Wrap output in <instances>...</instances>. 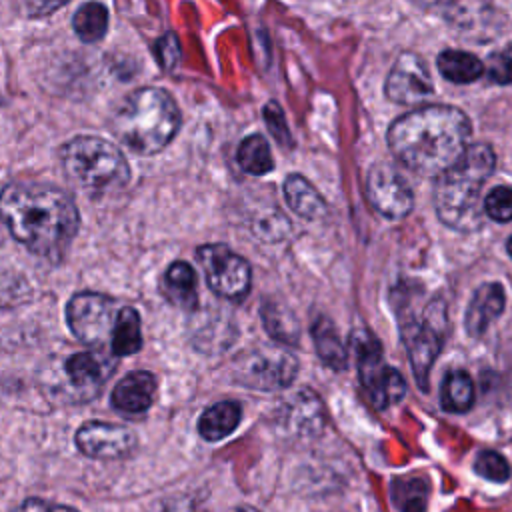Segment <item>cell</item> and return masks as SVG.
<instances>
[{"label": "cell", "instance_id": "6da1fadb", "mask_svg": "<svg viewBox=\"0 0 512 512\" xmlns=\"http://www.w3.org/2000/svg\"><path fill=\"white\" fill-rule=\"evenodd\" d=\"M0 218L32 254L58 262L78 234L80 214L68 192L34 180L10 182L0 192Z\"/></svg>", "mask_w": 512, "mask_h": 512}, {"label": "cell", "instance_id": "7a4b0ae2", "mask_svg": "<svg viewBox=\"0 0 512 512\" xmlns=\"http://www.w3.org/2000/svg\"><path fill=\"white\" fill-rule=\"evenodd\" d=\"M470 134V118L460 108L428 104L392 122L388 146L412 172L438 178L466 152Z\"/></svg>", "mask_w": 512, "mask_h": 512}, {"label": "cell", "instance_id": "3957f363", "mask_svg": "<svg viewBox=\"0 0 512 512\" xmlns=\"http://www.w3.org/2000/svg\"><path fill=\"white\" fill-rule=\"evenodd\" d=\"M494 166L496 156L488 144H470L460 160L436 178L434 206L448 228L472 232L482 226L480 190Z\"/></svg>", "mask_w": 512, "mask_h": 512}, {"label": "cell", "instance_id": "277c9868", "mask_svg": "<svg viewBox=\"0 0 512 512\" xmlns=\"http://www.w3.org/2000/svg\"><path fill=\"white\" fill-rule=\"evenodd\" d=\"M180 124L178 104L158 86H144L130 92L112 116L114 136L142 156L164 150L176 136Z\"/></svg>", "mask_w": 512, "mask_h": 512}, {"label": "cell", "instance_id": "5b68a950", "mask_svg": "<svg viewBox=\"0 0 512 512\" xmlns=\"http://www.w3.org/2000/svg\"><path fill=\"white\" fill-rule=\"evenodd\" d=\"M66 176L92 194L120 190L130 180V166L120 148L106 138L82 134L60 148Z\"/></svg>", "mask_w": 512, "mask_h": 512}, {"label": "cell", "instance_id": "8992f818", "mask_svg": "<svg viewBox=\"0 0 512 512\" xmlns=\"http://www.w3.org/2000/svg\"><path fill=\"white\" fill-rule=\"evenodd\" d=\"M350 346L356 354L358 376L370 402L378 410L398 404L406 394V384L396 368L384 364L378 338L370 330L360 328L352 332Z\"/></svg>", "mask_w": 512, "mask_h": 512}, {"label": "cell", "instance_id": "52a82bcc", "mask_svg": "<svg viewBox=\"0 0 512 512\" xmlns=\"http://www.w3.org/2000/svg\"><path fill=\"white\" fill-rule=\"evenodd\" d=\"M120 308L122 306L106 294L78 292L66 304V322L82 344L102 348L112 342Z\"/></svg>", "mask_w": 512, "mask_h": 512}, {"label": "cell", "instance_id": "ba28073f", "mask_svg": "<svg viewBox=\"0 0 512 512\" xmlns=\"http://www.w3.org/2000/svg\"><path fill=\"white\" fill-rule=\"evenodd\" d=\"M402 340L408 350L410 366L416 378V384L426 390L428 376L438 352L442 348L446 332V308L442 302H430L424 310L422 320H404L402 322Z\"/></svg>", "mask_w": 512, "mask_h": 512}, {"label": "cell", "instance_id": "9c48e42d", "mask_svg": "<svg viewBox=\"0 0 512 512\" xmlns=\"http://www.w3.org/2000/svg\"><path fill=\"white\" fill-rule=\"evenodd\" d=\"M196 260L204 270V278L218 296L240 302L250 292V264L224 244H204L196 250Z\"/></svg>", "mask_w": 512, "mask_h": 512}, {"label": "cell", "instance_id": "30bf717a", "mask_svg": "<svg viewBox=\"0 0 512 512\" xmlns=\"http://www.w3.org/2000/svg\"><path fill=\"white\" fill-rule=\"evenodd\" d=\"M298 372V360L280 348H256L244 354L236 364V380L258 390H280L292 384Z\"/></svg>", "mask_w": 512, "mask_h": 512}, {"label": "cell", "instance_id": "8fae6325", "mask_svg": "<svg viewBox=\"0 0 512 512\" xmlns=\"http://www.w3.org/2000/svg\"><path fill=\"white\" fill-rule=\"evenodd\" d=\"M366 196L372 208L390 220L404 218L406 214H410L414 204V196L408 182L388 162H376L368 170Z\"/></svg>", "mask_w": 512, "mask_h": 512}, {"label": "cell", "instance_id": "7c38bea8", "mask_svg": "<svg viewBox=\"0 0 512 512\" xmlns=\"http://www.w3.org/2000/svg\"><path fill=\"white\" fill-rule=\"evenodd\" d=\"M76 446L88 458L116 460L134 452L136 434L120 424L90 420L78 428Z\"/></svg>", "mask_w": 512, "mask_h": 512}, {"label": "cell", "instance_id": "4fadbf2b", "mask_svg": "<svg viewBox=\"0 0 512 512\" xmlns=\"http://www.w3.org/2000/svg\"><path fill=\"white\" fill-rule=\"evenodd\" d=\"M434 90L428 66L422 56L404 52L396 58L386 84V96L396 104H418Z\"/></svg>", "mask_w": 512, "mask_h": 512}, {"label": "cell", "instance_id": "5bb4252c", "mask_svg": "<svg viewBox=\"0 0 512 512\" xmlns=\"http://www.w3.org/2000/svg\"><path fill=\"white\" fill-rule=\"evenodd\" d=\"M156 378L146 370L128 372L112 390L110 402L122 414H142L154 402Z\"/></svg>", "mask_w": 512, "mask_h": 512}, {"label": "cell", "instance_id": "9a60e30c", "mask_svg": "<svg viewBox=\"0 0 512 512\" xmlns=\"http://www.w3.org/2000/svg\"><path fill=\"white\" fill-rule=\"evenodd\" d=\"M506 304V294L500 284L496 282H486L480 288H476L468 310L464 314V326L470 336H482L490 322L498 318L504 310Z\"/></svg>", "mask_w": 512, "mask_h": 512}, {"label": "cell", "instance_id": "2e32d148", "mask_svg": "<svg viewBox=\"0 0 512 512\" xmlns=\"http://www.w3.org/2000/svg\"><path fill=\"white\" fill-rule=\"evenodd\" d=\"M116 362L104 352H78L66 360V374L76 388H98L114 372Z\"/></svg>", "mask_w": 512, "mask_h": 512}, {"label": "cell", "instance_id": "e0dca14e", "mask_svg": "<svg viewBox=\"0 0 512 512\" xmlns=\"http://www.w3.org/2000/svg\"><path fill=\"white\" fill-rule=\"evenodd\" d=\"M198 278L194 268L188 262L176 260L172 262L162 276V294L174 306L182 310H196L198 306Z\"/></svg>", "mask_w": 512, "mask_h": 512}, {"label": "cell", "instance_id": "ac0fdd59", "mask_svg": "<svg viewBox=\"0 0 512 512\" xmlns=\"http://www.w3.org/2000/svg\"><path fill=\"white\" fill-rule=\"evenodd\" d=\"M242 418V406L234 400H222L212 406H208L200 420H198V432L204 440L216 442L226 438L236 430Z\"/></svg>", "mask_w": 512, "mask_h": 512}, {"label": "cell", "instance_id": "d6986e66", "mask_svg": "<svg viewBox=\"0 0 512 512\" xmlns=\"http://www.w3.org/2000/svg\"><path fill=\"white\" fill-rule=\"evenodd\" d=\"M284 198L292 208V212H296L306 220H318L328 210L318 190L300 174H290L284 180Z\"/></svg>", "mask_w": 512, "mask_h": 512}, {"label": "cell", "instance_id": "ffe728a7", "mask_svg": "<svg viewBox=\"0 0 512 512\" xmlns=\"http://www.w3.org/2000/svg\"><path fill=\"white\" fill-rule=\"evenodd\" d=\"M312 338L318 356L324 364H328L332 370H344L348 362L346 348L338 336V330L330 322V318L320 316L312 324Z\"/></svg>", "mask_w": 512, "mask_h": 512}, {"label": "cell", "instance_id": "44dd1931", "mask_svg": "<svg viewBox=\"0 0 512 512\" xmlns=\"http://www.w3.org/2000/svg\"><path fill=\"white\" fill-rule=\"evenodd\" d=\"M474 398L476 390L468 372L452 370L450 374H446L440 388V402L444 410L454 414L468 412L474 406Z\"/></svg>", "mask_w": 512, "mask_h": 512}, {"label": "cell", "instance_id": "7402d4cb", "mask_svg": "<svg viewBox=\"0 0 512 512\" xmlns=\"http://www.w3.org/2000/svg\"><path fill=\"white\" fill-rule=\"evenodd\" d=\"M438 70L440 74L456 84H470L478 80L484 72L482 62L464 50H444L438 56Z\"/></svg>", "mask_w": 512, "mask_h": 512}, {"label": "cell", "instance_id": "603a6c76", "mask_svg": "<svg viewBox=\"0 0 512 512\" xmlns=\"http://www.w3.org/2000/svg\"><path fill=\"white\" fill-rule=\"evenodd\" d=\"M140 348H142L140 314L132 306H122L116 326H114L110 350L116 356H130V354L138 352Z\"/></svg>", "mask_w": 512, "mask_h": 512}, {"label": "cell", "instance_id": "cb8c5ba5", "mask_svg": "<svg viewBox=\"0 0 512 512\" xmlns=\"http://www.w3.org/2000/svg\"><path fill=\"white\" fill-rule=\"evenodd\" d=\"M236 158L240 168L248 174L262 176L274 168L270 146L262 134H250L248 138H244L238 146Z\"/></svg>", "mask_w": 512, "mask_h": 512}, {"label": "cell", "instance_id": "d4e9b609", "mask_svg": "<svg viewBox=\"0 0 512 512\" xmlns=\"http://www.w3.org/2000/svg\"><path fill=\"white\" fill-rule=\"evenodd\" d=\"M74 32L84 42H98L104 38L108 28V10L100 2L82 4L72 16Z\"/></svg>", "mask_w": 512, "mask_h": 512}, {"label": "cell", "instance_id": "484cf974", "mask_svg": "<svg viewBox=\"0 0 512 512\" xmlns=\"http://www.w3.org/2000/svg\"><path fill=\"white\" fill-rule=\"evenodd\" d=\"M428 492V482L420 476H404L392 482V500L400 512H424Z\"/></svg>", "mask_w": 512, "mask_h": 512}, {"label": "cell", "instance_id": "4316f807", "mask_svg": "<svg viewBox=\"0 0 512 512\" xmlns=\"http://www.w3.org/2000/svg\"><path fill=\"white\" fill-rule=\"evenodd\" d=\"M262 322H264L266 332L272 338H276L284 344H296L298 342V334H300L298 322H296L294 314L290 310H286L284 306L274 304V302H266L262 306Z\"/></svg>", "mask_w": 512, "mask_h": 512}, {"label": "cell", "instance_id": "83f0119b", "mask_svg": "<svg viewBox=\"0 0 512 512\" xmlns=\"http://www.w3.org/2000/svg\"><path fill=\"white\" fill-rule=\"evenodd\" d=\"M474 470L490 482H506L510 478L508 460L500 452H494V450L480 452L474 462Z\"/></svg>", "mask_w": 512, "mask_h": 512}, {"label": "cell", "instance_id": "f1b7e54d", "mask_svg": "<svg viewBox=\"0 0 512 512\" xmlns=\"http://www.w3.org/2000/svg\"><path fill=\"white\" fill-rule=\"evenodd\" d=\"M484 212L496 222H510L512 220V188L510 186H496L484 198Z\"/></svg>", "mask_w": 512, "mask_h": 512}, {"label": "cell", "instance_id": "f546056e", "mask_svg": "<svg viewBox=\"0 0 512 512\" xmlns=\"http://www.w3.org/2000/svg\"><path fill=\"white\" fill-rule=\"evenodd\" d=\"M262 116L268 124V130L272 132V136L286 148L292 146V136H290V130H288V124H286V118H284V112L282 108L276 104V102H268L262 110Z\"/></svg>", "mask_w": 512, "mask_h": 512}, {"label": "cell", "instance_id": "4dcf8cb0", "mask_svg": "<svg viewBox=\"0 0 512 512\" xmlns=\"http://www.w3.org/2000/svg\"><path fill=\"white\" fill-rule=\"evenodd\" d=\"M154 52H156V58L160 62V66L164 70H170L176 66L178 58H180V44H178V38L174 32H166L154 46Z\"/></svg>", "mask_w": 512, "mask_h": 512}, {"label": "cell", "instance_id": "1f68e13d", "mask_svg": "<svg viewBox=\"0 0 512 512\" xmlns=\"http://www.w3.org/2000/svg\"><path fill=\"white\" fill-rule=\"evenodd\" d=\"M488 78L498 84H510L512 82V54L500 52L492 54L488 60Z\"/></svg>", "mask_w": 512, "mask_h": 512}, {"label": "cell", "instance_id": "d6a6232c", "mask_svg": "<svg viewBox=\"0 0 512 512\" xmlns=\"http://www.w3.org/2000/svg\"><path fill=\"white\" fill-rule=\"evenodd\" d=\"M12 512H78L70 506L64 504H54L48 500H40V498H28L24 500L18 508H14Z\"/></svg>", "mask_w": 512, "mask_h": 512}, {"label": "cell", "instance_id": "836d02e7", "mask_svg": "<svg viewBox=\"0 0 512 512\" xmlns=\"http://www.w3.org/2000/svg\"><path fill=\"white\" fill-rule=\"evenodd\" d=\"M164 512H206L204 504L192 496H176L166 502Z\"/></svg>", "mask_w": 512, "mask_h": 512}, {"label": "cell", "instance_id": "e575fe53", "mask_svg": "<svg viewBox=\"0 0 512 512\" xmlns=\"http://www.w3.org/2000/svg\"><path fill=\"white\" fill-rule=\"evenodd\" d=\"M234 512H260V510H256V508H252V506H242V508H236Z\"/></svg>", "mask_w": 512, "mask_h": 512}, {"label": "cell", "instance_id": "d590c367", "mask_svg": "<svg viewBox=\"0 0 512 512\" xmlns=\"http://www.w3.org/2000/svg\"><path fill=\"white\" fill-rule=\"evenodd\" d=\"M506 248H508V254L512 256V236L508 238V244H506Z\"/></svg>", "mask_w": 512, "mask_h": 512}]
</instances>
